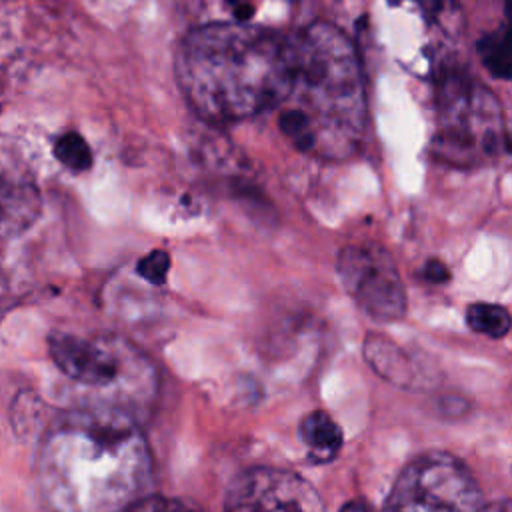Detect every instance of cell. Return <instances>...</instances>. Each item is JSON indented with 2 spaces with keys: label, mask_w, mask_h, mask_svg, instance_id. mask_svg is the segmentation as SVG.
<instances>
[{
  "label": "cell",
  "mask_w": 512,
  "mask_h": 512,
  "mask_svg": "<svg viewBox=\"0 0 512 512\" xmlns=\"http://www.w3.org/2000/svg\"><path fill=\"white\" fill-rule=\"evenodd\" d=\"M466 322L474 332L488 338H502L512 328L510 312L504 306L492 302L470 304L466 310Z\"/></svg>",
  "instance_id": "obj_12"
},
{
  "label": "cell",
  "mask_w": 512,
  "mask_h": 512,
  "mask_svg": "<svg viewBox=\"0 0 512 512\" xmlns=\"http://www.w3.org/2000/svg\"><path fill=\"white\" fill-rule=\"evenodd\" d=\"M486 504L470 470L454 456L428 452L396 478L384 512H484Z\"/></svg>",
  "instance_id": "obj_6"
},
{
  "label": "cell",
  "mask_w": 512,
  "mask_h": 512,
  "mask_svg": "<svg viewBox=\"0 0 512 512\" xmlns=\"http://www.w3.org/2000/svg\"><path fill=\"white\" fill-rule=\"evenodd\" d=\"M176 78L202 118L220 124L246 120L286 100L292 44L248 24H206L182 38Z\"/></svg>",
  "instance_id": "obj_2"
},
{
  "label": "cell",
  "mask_w": 512,
  "mask_h": 512,
  "mask_svg": "<svg viewBox=\"0 0 512 512\" xmlns=\"http://www.w3.org/2000/svg\"><path fill=\"white\" fill-rule=\"evenodd\" d=\"M476 52L490 76L512 80V0L506 2L502 24L478 40Z\"/></svg>",
  "instance_id": "obj_10"
},
{
  "label": "cell",
  "mask_w": 512,
  "mask_h": 512,
  "mask_svg": "<svg viewBox=\"0 0 512 512\" xmlns=\"http://www.w3.org/2000/svg\"><path fill=\"white\" fill-rule=\"evenodd\" d=\"M340 512H368V510H366V506L362 502H346L340 508Z\"/></svg>",
  "instance_id": "obj_18"
},
{
  "label": "cell",
  "mask_w": 512,
  "mask_h": 512,
  "mask_svg": "<svg viewBox=\"0 0 512 512\" xmlns=\"http://www.w3.org/2000/svg\"><path fill=\"white\" fill-rule=\"evenodd\" d=\"M422 276L428 280V282H434V284H442V282H448L450 278V272L448 268L440 262V260H428L422 268Z\"/></svg>",
  "instance_id": "obj_16"
},
{
  "label": "cell",
  "mask_w": 512,
  "mask_h": 512,
  "mask_svg": "<svg viewBox=\"0 0 512 512\" xmlns=\"http://www.w3.org/2000/svg\"><path fill=\"white\" fill-rule=\"evenodd\" d=\"M40 212V194L28 182L2 184V232L14 236L24 232Z\"/></svg>",
  "instance_id": "obj_9"
},
{
  "label": "cell",
  "mask_w": 512,
  "mask_h": 512,
  "mask_svg": "<svg viewBox=\"0 0 512 512\" xmlns=\"http://www.w3.org/2000/svg\"><path fill=\"white\" fill-rule=\"evenodd\" d=\"M48 350L58 370L92 402L136 418L158 392L154 362L132 342L116 334L52 332Z\"/></svg>",
  "instance_id": "obj_4"
},
{
  "label": "cell",
  "mask_w": 512,
  "mask_h": 512,
  "mask_svg": "<svg viewBox=\"0 0 512 512\" xmlns=\"http://www.w3.org/2000/svg\"><path fill=\"white\" fill-rule=\"evenodd\" d=\"M336 272L358 308L378 322H392L406 312V290L396 262L378 244H350L338 252Z\"/></svg>",
  "instance_id": "obj_7"
},
{
  "label": "cell",
  "mask_w": 512,
  "mask_h": 512,
  "mask_svg": "<svg viewBox=\"0 0 512 512\" xmlns=\"http://www.w3.org/2000/svg\"><path fill=\"white\" fill-rule=\"evenodd\" d=\"M230 4H232V8H236V6H242V4H250V0H230Z\"/></svg>",
  "instance_id": "obj_19"
},
{
  "label": "cell",
  "mask_w": 512,
  "mask_h": 512,
  "mask_svg": "<svg viewBox=\"0 0 512 512\" xmlns=\"http://www.w3.org/2000/svg\"><path fill=\"white\" fill-rule=\"evenodd\" d=\"M498 98L464 72H446L438 84L434 150L452 164H476L508 150Z\"/></svg>",
  "instance_id": "obj_5"
},
{
  "label": "cell",
  "mask_w": 512,
  "mask_h": 512,
  "mask_svg": "<svg viewBox=\"0 0 512 512\" xmlns=\"http://www.w3.org/2000/svg\"><path fill=\"white\" fill-rule=\"evenodd\" d=\"M300 438L308 448L310 460H314L316 464H326L334 460L342 446L340 426L322 410H316L302 420Z\"/></svg>",
  "instance_id": "obj_11"
},
{
  "label": "cell",
  "mask_w": 512,
  "mask_h": 512,
  "mask_svg": "<svg viewBox=\"0 0 512 512\" xmlns=\"http://www.w3.org/2000/svg\"><path fill=\"white\" fill-rule=\"evenodd\" d=\"M150 444L132 414L82 406L44 434L36 482L48 512H122L144 498Z\"/></svg>",
  "instance_id": "obj_1"
},
{
  "label": "cell",
  "mask_w": 512,
  "mask_h": 512,
  "mask_svg": "<svg viewBox=\"0 0 512 512\" xmlns=\"http://www.w3.org/2000/svg\"><path fill=\"white\" fill-rule=\"evenodd\" d=\"M168 270H170V254L166 250H152L148 252L144 258L138 260L136 264V272L148 280L150 284H164L166 282V276H168Z\"/></svg>",
  "instance_id": "obj_14"
},
{
  "label": "cell",
  "mask_w": 512,
  "mask_h": 512,
  "mask_svg": "<svg viewBox=\"0 0 512 512\" xmlns=\"http://www.w3.org/2000/svg\"><path fill=\"white\" fill-rule=\"evenodd\" d=\"M484 512H512V500H500L490 506H486Z\"/></svg>",
  "instance_id": "obj_17"
},
{
  "label": "cell",
  "mask_w": 512,
  "mask_h": 512,
  "mask_svg": "<svg viewBox=\"0 0 512 512\" xmlns=\"http://www.w3.org/2000/svg\"><path fill=\"white\" fill-rule=\"evenodd\" d=\"M54 156L60 164L74 172H84L94 162L88 142L76 132H66L58 136V140L54 142Z\"/></svg>",
  "instance_id": "obj_13"
},
{
  "label": "cell",
  "mask_w": 512,
  "mask_h": 512,
  "mask_svg": "<svg viewBox=\"0 0 512 512\" xmlns=\"http://www.w3.org/2000/svg\"><path fill=\"white\" fill-rule=\"evenodd\" d=\"M292 80L278 126L300 150L324 158L354 154L366 132L360 60L350 38L326 22L290 36Z\"/></svg>",
  "instance_id": "obj_3"
},
{
  "label": "cell",
  "mask_w": 512,
  "mask_h": 512,
  "mask_svg": "<svg viewBox=\"0 0 512 512\" xmlns=\"http://www.w3.org/2000/svg\"><path fill=\"white\" fill-rule=\"evenodd\" d=\"M224 512H326L316 488L296 472L252 468L228 488Z\"/></svg>",
  "instance_id": "obj_8"
},
{
  "label": "cell",
  "mask_w": 512,
  "mask_h": 512,
  "mask_svg": "<svg viewBox=\"0 0 512 512\" xmlns=\"http://www.w3.org/2000/svg\"><path fill=\"white\" fill-rule=\"evenodd\" d=\"M122 512H196L188 504L176 500V498H164V496H144L138 502L130 504Z\"/></svg>",
  "instance_id": "obj_15"
}]
</instances>
